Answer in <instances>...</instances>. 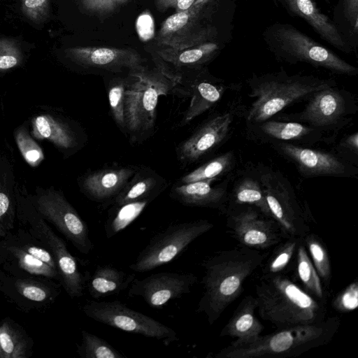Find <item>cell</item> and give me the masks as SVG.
I'll use <instances>...</instances> for the list:
<instances>
[{"mask_svg": "<svg viewBox=\"0 0 358 358\" xmlns=\"http://www.w3.org/2000/svg\"><path fill=\"white\" fill-rule=\"evenodd\" d=\"M81 343L77 344L80 358H125L104 339L85 330L81 331Z\"/></svg>", "mask_w": 358, "mask_h": 358, "instance_id": "obj_31", "label": "cell"}, {"mask_svg": "<svg viewBox=\"0 0 358 358\" xmlns=\"http://www.w3.org/2000/svg\"><path fill=\"white\" fill-rule=\"evenodd\" d=\"M52 0H22L21 10L32 22L41 24L50 15Z\"/></svg>", "mask_w": 358, "mask_h": 358, "instance_id": "obj_35", "label": "cell"}, {"mask_svg": "<svg viewBox=\"0 0 358 358\" xmlns=\"http://www.w3.org/2000/svg\"><path fill=\"white\" fill-rule=\"evenodd\" d=\"M167 186L165 179L149 168L138 169L112 201L115 206L143 199L153 200Z\"/></svg>", "mask_w": 358, "mask_h": 358, "instance_id": "obj_22", "label": "cell"}, {"mask_svg": "<svg viewBox=\"0 0 358 358\" xmlns=\"http://www.w3.org/2000/svg\"><path fill=\"white\" fill-rule=\"evenodd\" d=\"M289 252H282L277 257L271 265L273 269L280 268L284 266L289 259Z\"/></svg>", "mask_w": 358, "mask_h": 358, "instance_id": "obj_47", "label": "cell"}, {"mask_svg": "<svg viewBox=\"0 0 358 358\" xmlns=\"http://www.w3.org/2000/svg\"><path fill=\"white\" fill-rule=\"evenodd\" d=\"M61 284L41 277H21L0 269V292L24 312L50 306L61 293Z\"/></svg>", "mask_w": 358, "mask_h": 358, "instance_id": "obj_11", "label": "cell"}, {"mask_svg": "<svg viewBox=\"0 0 358 358\" xmlns=\"http://www.w3.org/2000/svg\"><path fill=\"white\" fill-rule=\"evenodd\" d=\"M217 48L215 43H206L180 50L167 48L159 54L164 60L176 66H193L206 62Z\"/></svg>", "mask_w": 358, "mask_h": 358, "instance_id": "obj_29", "label": "cell"}, {"mask_svg": "<svg viewBox=\"0 0 358 358\" xmlns=\"http://www.w3.org/2000/svg\"><path fill=\"white\" fill-rule=\"evenodd\" d=\"M187 88L185 91L191 96V101L181 120V126L215 107L226 93L239 90V86L235 83L227 84L219 79L200 77L191 81Z\"/></svg>", "mask_w": 358, "mask_h": 358, "instance_id": "obj_19", "label": "cell"}, {"mask_svg": "<svg viewBox=\"0 0 358 358\" xmlns=\"http://www.w3.org/2000/svg\"><path fill=\"white\" fill-rule=\"evenodd\" d=\"M332 150L343 159L357 166L358 165V132L342 137Z\"/></svg>", "mask_w": 358, "mask_h": 358, "instance_id": "obj_36", "label": "cell"}, {"mask_svg": "<svg viewBox=\"0 0 358 358\" xmlns=\"http://www.w3.org/2000/svg\"><path fill=\"white\" fill-rule=\"evenodd\" d=\"M274 38L280 53L290 62H306L339 75L354 76L358 73L357 68L292 27L278 28Z\"/></svg>", "mask_w": 358, "mask_h": 358, "instance_id": "obj_10", "label": "cell"}, {"mask_svg": "<svg viewBox=\"0 0 358 358\" xmlns=\"http://www.w3.org/2000/svg\"><path fill=\"white\" fill-rule=\"evenodd\" d=\"M22 59V52L17 41L8 38H0V70L17 66Z\"/></svg>", "mask_w": 358, "mask_h": 358, "instance_id": "obj_34", "label": "cell"}, {"mask_svg": "<svg viewBox=\"0 0 358 358\" xmlns=\"http://www.w3.org/2000/svg\"><path fill=\"white\" fill-rule=\"evenodd\" d=\"M15 138L19 150L27 163L31 166L39 165L44 159L43 150L27 129L24 127H19L15 133Z\"/></svg>", "mask_w": 358, "mask_h": 358, "instance_id": "obj_33", "label": "cell"}, {"mask_svg": "<svg viewBox=\"0 0 358 358\" xmlns=\"http://www.w3.org/2000/svg\"><path fill=\"white\" fill-rule=\"evenodd\" d=\"M244 241L249 245H259L267 240V236L264 232L257 229H250L244 235Z\"/></svg>", "mask_w": 358, "mask_h": 358, "instance_id": "obj_43", "label": "cell"}, {"mask_svg": "<svg viewBox=\"0 0 358 358\" xmlns=\"http://www.w3.org/2000/svg\"><path fill=\"white\" fill-rule=\"evenodd\" d=\"M246 109L240 96L228 101L178 145V160L190 164L213 154L231 138L237 126L244 121Z\"/></svg>", "mask_w": 358, "mask_h": 358, "instance_id": "obj_5", "label": "cell"}, {"mask_svg": "<svg viewBox=\"0 0 358 358\" xmlns=\"http://www.w3.org/2000/svg\"><path fill=\"white\" fill-rule=\"evenodd\" d=\"M234 175L213 186L215 179H208L173 185L170 196L187 206L217 208L227 199L228 189Z\"/></svg>", "mask_w": 358, "mask_h": 358, "instance_id": "obj_18", "label": "cell"}, {"mask_svg": "<svg viewBox=\"0 0 358 358\" xmlns=\"http://www.w3.org/2000/svg\"><path fill=\"white\" fill-rule=\"evenodd\" d=\"M341 301L343 306L347 309L352 310L357 308L358 305L357 287H351L347 291L343 294Z\"/></svg>", "mask_w": 358, "mask_h": 358, "instance_id": "obj_44", "label": "cell"}, {"mask_svg": "<svg viewBox=\"0 0 358 358\" xmlns=\"http://www.w3.org/2000/svg\"><path fill=\"white\" fill-rule=\"evenodd\" d=\"M238 164L237 154L229 150L206 162L189 173L183 176L180 183H187L208 179L221 180L231 177Z\"/></svg>", "mask_w": 358, "mask_h": 358, "instance_id": "obj_28", "label": "cell"}, {"mask_svg": "<svg viewBox=\"0 0 358 358\" xmlns=\"http://www.w3.org/2000/svg\"><path fill=\"white\" fill-rule=\"evenodd\" d=\"M209 1L210 0H195L194 3L187 10L176 12L167 17L162 23L157 38L159 43L162 45L169 46L181 36L169 48L180 50L189 48L187 32L198 43L203 42L201 40L193 36L189 31L198 17L197 15L199 12Z\"/></svg>", "mask_w": 358, "mask_h": 358, "instance_id": "obj_20", "label": "cell"}, {"mask_svg": "<svg viewBox=\"0 0 358 358\" xmlns=\"http://www.w3.org/2000/svg\"><path fill=\"white\" fill-rule=\"evenodd\" d=\"M66 53L76 64L88 69L113 72L129 71L143 64L141 55L133 49L104 47H74Z\"/></svg>", "mask_w": 358, "mask_h": 358, "instance_id": "obj_15", "label": "cell"}, {"mask_svg": "<svg viewBox=\"0 0 358 358\" xmlns=\"http://www.w3.org/2000/svg\"><path fill=\"white\" fill-rule=\"evenodd\" d=\"M151 199H143L115 206V210L105 224L106 237L110 238L135 220L150 203Z\"/></svg>", "mask_w": 358, "mask_h": 358, "instance_id": "obj_30", "label": "cell"}, {"mask_svg": "<svg viewBox=\"0 0 358 358\" xmlns=\"http://www.w3.org/2000/svg\"><path fill=\"white\" fill-rule=\"evenodd\" d=\"M268 145L296 167L306 178L328 176L357 178L358 167L331 151L284 142Z\"/></svg>", "mask_w": 358, "mask_h": 358, "instance_id": "obj_9", "label": "cell"}, {"mask_svg": "<svg viewBox=\"0 0 358 358\" xmlns=\"http://www.w3.org/2000/svg\"><path fill=\"white\" fill-rule=\"evenodd\" d=\"M296 341L292 331H282L271 338L269 346L273 352H282L290 348Z\"/></svg>", "mask_w": 358, "mask_h": 358, "instance_id": "obj_40", "label": "cell"}, {"mask_svg": "<svg viewBox=\"0 0 358 358\" xmlns=\"http://www.w3.org/2000/svg\"><path fill=\"white\" fill-rule=\"evenodd\" d=\"M262 303L270 317L280 322H310L317 309L315 301L296 285L277 280L264 292Z\"/></svg>", "mask_w": 358, "mask_h": 358, "instance_id": "obj_12", "label": "cell"}, {"mask_svg": "<svg viewBox=\"0 0 358 358\" xmlns=\"http://www.w3.org/2000/svg\"><path fill=\"white\" fill-rule=\"evenodd\" d=\"M236 171L231 180V197L234 201L238 204L253 205L264 213H271L255 165H247Z\"/></svg>", "mask_w": 358, "mask_h": 358, "instance_id": "obj_23", "label": "cell"}, {"mask_svg": "<svg viewBox=\"0 0 358 358\" xmlns=\"http://www.w3.org/2000/svg\"><path fill=\"white\" fill-rule=\"evenodd\" d=\"M138 168L117 166L95 171L79 182L83 194L91 200L104 203L113 201Z\"/></svg>", "mask_w": 358, "mask_h": 358, "instance_id": "obj_17", "label": "cell"}, {"mask_svg": "<svg viewBox=\"0 0 358 358\" xmlns=\"http://www.w3.org/2000/svg\"><path fill=\"white\" fill-rule=\"evenodd\" d=\"M289 8L303 18L328 43L340 50L346 45L338 29L325 15L322 14L313 0H285Z\"/></svg>", "mask_w": 358, "mask_h": 358, "instance_id": "obj_25", "label": "cell"}, {"mask_svg": "<svg viewBox=\"0 0 358 358\" xmlns=\"http://www.w3.org/2000/svg\"><path fill=\"white\" fill-rule=\"evenodd\" d=\"M10 166L0 160V238L15 230L17 201Z\"/></svg>", "mask_w": 358, "mask_h": 358, "instance_id": "obj_27", "label": "cell"}, {"mask_svg": "<svg viewBox=\"0 0 358 358\" xmlns=\"http://www.w3.org/2000/svg\"><path fill=\"white\" fill-rule=\"evenodd\" d=\"M34 341L19 324L8 317L0 322V358H29Z\"/></svg>", "mask_w": 358, "mask_h": 358, "instance_id": "obj_26", "label": "cell"}, {"mask_svg": "<svg viewBox=\"0 0 358 358\" xmlns=\"http://www.w3.org/2000/svg\"><path fill=\"white\" fill-rule=\"evenodd\" d=\"M30 196L38 214L55 228L82 254L94 250L87 224L82 219L63 193L53 187L37 188Z\"/></svg>", "mask_w": 358, "mask_h": 358, "instance_id": "obj_8", "label": "cell"}, {"mask_svg": "<svg viewBox=\"0 0 358 358\" xmlns=\"http://www.w3.org/2000/svg\"><path fill=\"white\" fill-rule=\"evenodd\" d=\"M17 218L20 224L41 241L52 253L61 278V285L71 299L83 296L85 277L80 271L78 262L69 251L65 241L57 235L38 214L30 196L15 187Z\"/></svg>", "mask_w": 358, "mask_h": 358, "instance_id": "obj_4", "label": "cell"}, {"mask_svg": "<svg viewBox=\"0 0 358 358\" xmlns=\"http://www.w3.org/2000/svg\"><path fill=\"white\" fill-rule=\"evenodd\" d=\"M358 112L357 100L350 91L336 86L313 94L303 109L291 113H279L274 118L305 124L320 131L326 144L334 143L338 134L354 120Z\"/></svg>", "mask_w": 358, "mask_h": 358, "instance_id": "obj_3", "label": "cell"}, {"mask_svg": "<svg viewBox=\"0 0 358 358\" xmlns=\"http://www.w3.org/2000/svg\"><path fill=\"white\" fill-rule=\"evenodd\" d=\"M124 115L126 135L132 143L146 139L156 122L159 98L174 91L181 76L171 72L161 63L150 69L142 65L129 71Z\"/></svg>", "mask_w": 358, "mask_h": 358, "instance_id": "obj_1", "label": "cell"}, {"mask_svg": "<svg viewBox=\"0 0 358 358\" xmlns=\"http://www.w3.org/2000/svg\"><path fill=\"white\" fill-rule=\"evenodd\" d=\"M247 83L248 96L254 100L247 106L245 124L268 120L288 106L306 101L317 91L337 85L334 79L288 75L285 71L253 76Z\"/></svg>", "mask_w": 358, "mask_h": 358, "instance_id": "obj_2", "label": "cell"}, {"mask_svg": "<svg viewBox=\"0 0 358 358\" xmlns=\"http://www.w3.org/2000/svg\"><path fill=\"white\" fill-rule=\"evenodd\" d=\"M0 269L15 276L41 277L61 284L58 270L24 250L13 239L10 233L0 238Z\"/></svg>", "mask_w": 358, "mask_h": 358, "instance_id": "obj_16", "label": "cell"}, {"mask_svg": "<svg viewBox=\"0 0 358 358\" xmlns=\"http://www.w3.org/2000/svg\"><path fill=\"white\" fill-rule=\"evenodd\" d=\"M211 227V224L206 220L169 225L150 239L129 265L130 269L136 273H143L170 263Z\"/></svg>", "mask_w": 358, "mask_h": 358, "instance_id": "obj_7", "label": "cell"}, {"mask_svg": "<svg viewBox=\"0 0 358 358\" xmlns=\"http://www.w3.org/2000/svg\"><path fill=\"white\" fill-rule=\"evenodd\" d=\"M344 12L355 31L358 29V0H344Z\"/></svg>", "mask_w": 358, "mask_h": 358, "instance_id": "obj_42", "label": "cell"}, {"mask_svg": "<svg viewBox=\"0 0 358 358\" xmlns=\"http://www.w3.org/2000/svg\"><path fill=\"white\" fill-rule=\"evenodd\" d=\"M127 0H80L83 8L89 13L106 14L115 10Z\"/></svg>", "mask_w": 358, "mask_h": 358, "instance_id": "obj_37", "label": "cell"}, {"mask_svg": "<svg viewBox=\"0 0 358 358\" xmlns=\"http://www.w3.org/2000/svg\"><path fill=\"white\" fill-rule=\"evenodd\" d=\"M82 310L87 317L96 322L155 339L166 346L179 339L174 329L117 300L90 301L82 306Z\"/></svg>", "mask_w": 358, "mask_h": 358, "instance_id": "obj_6", "label": "cell"}, {"mask_svg": "<svg viewBox=\"0 0 358 358\" xmlns=\"http://www.w3.org/2000/svg\"><path fill=\"white\" fill-rule=\"evenodd\" d=\"M136 278L134 273H127L110 265L99 266L87 284L90 296L100 299L115 295L129 287Z\"/></svg>", "mask_w": 358, "mask_h": 358, "instance_id": "obj_24", "label": "cell"}, {"mask_svg": "<svg viewBox=\"0 0 358 358\" xmlns=\"http://www.w3.org/2000/svg\"><path fill=\"white\" fill-rule=\"evenodd\" d=\"M136 30L142 41H148L155 36V21L148 10L140 14L136 20Z\"/></svg>", "mask_w": 358, "mask_h": 358, "instance_id": "obj_39", "label": "cell"}, {"mask_svg": "<svg viewBox=\"0 0 358 358\" xmlns=\"http://www.w3.org/2000/svg\"><path fill=\"white\" fill-rule=\"evenodd\" d=\"M245 137L256 143L284 142L303 146L326 143L324 136L303 123L271 117L263 122L245 124Z\"/></svg>", "mask_w": 358, "mask_h": 358, "instance_id": "obj_14", "label": "cell"}, {"mask_svg": "<svg viewBox=\"0 0 358 358\" xmlns=\"http://www.w3.org/2000/svg\"><path fill=\"white\" fill-rule=\"evenodd\" d=\"M195 0H155L157 8L164 11L169 8H173L176 12L187 10Z\"/></svg>", "mask_w": 358, "mask_h": 358, "instance_id": "obj_41", "label": "cell"}, {"mask_svg": "<svg viewBox=\"0 0 358 358\" xmlns=\"http://www.w3.org/2000/svg\"><path fill=\"white\" fill-rule=\"evenodd\" d=\"M310 250L318 267H323L325 264V254L321 246L317 243L310 245Z\"/></svg>", "mask_w": 358, "mask_h": 358, "instance_id": "obj_46", "label": "cell"}, {"mask_svg": "<svg viewBox=\"0 0 358 358\" xmlns=\"http://www.w3.org/2000/svg\"><path fill=\"white\" fill-rule=\"evenodd\" d=\"M32 135L38 140H48L62 151L77 148L80 144L76 131L67 122L45 114L31 120Z\"/></svg>", "mask_w": 358, "mask_h": 358, "instance_id": "obj_21", "label": "cell"}, {"mask_svg": "<svg viewBox=\"0 0 358 358\" xmlns=\"http://www.w3.org/2000/svg\"><path fill=\"white\" fill-rule=\"evenodd\" d=\"M197 278L191 273L160 272L135 278L129 286V297H141L153 308H161L170 301L190 292Z\"/></svg>", "mask_w": 358, "mask_h": 358, "instance_id": "obj_13", "label": "cell"}, {"mask_svg": "<svg viewBox=\"0 0 358 358\" xmlns=\"http://www.w3.org/2000/svg\"><path fill=\"white\" fill-rule=\"evenodd\" d=\"M127 80L118 79L108 86L107 93L110 113L116 124L126 134L124 115Z\"/></svg>", "mask_w": 358, "mask_h": 358, "instance_id": "obj_32", "label": "cell"}, {"mask_svg": "<svg viewBox=\"0 0 358 358\" xmlns=\"http://www.w3.org/2000/svg\"><path fill=\"white\" fill-rule=\"evenodd\" d=\"M299 275L301 279L317 292H320L319 282L315 272L303 251L300 252V259L298 266Z\"/></svg>", "mask_w": 358, "mask_h": 358, "instance_id": "obj_38", "label": "cell"}, {"mask_svg": "<svg viewBox=\"0 0 358 358\" xmlns=\"http://www.w3.org/2000/svg\"><path fill=\"white\" fill-rule=\"evenodd\" d=\"M253 317L250 313L242 315L235 323L236 330L238 332H245L253 324Z\"/></svg>", "mask_w": 358, "mask_h": 358, "instance_id": "obj_45", "label": "cell"}]
</instances>
